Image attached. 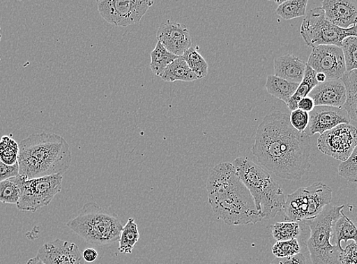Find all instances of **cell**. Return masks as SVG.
<instances>
[{"mask_svg":"<svg viewBox=\"0 0 357 264\" xmlns=\"http://www.w3.org/2000/svg\"><path fill=\"white\" fill-rule=\"evenodd\" d=\"M270 264H307V260L302 253L295 255L293 257L279 258H276Z\"/></svg>","mask_w":357,"mask_h":264,"instance_id":"8d00e7d4","label":"cell"},{"mask_svg":"<svg viewBox=\"0 0 357 264\" xmlns=\"http://www.w3.org/2000/svg\"><path fill=\"white\" fill-rule=\"evenodd\" d=\"M348 241L357 244V207L344 204L334 221L331 244L343 250L342 243Z\"/></svg>","mask_w":357,"mask_h":264,"instance_id":"e0dca14e","label":"cell"},{"mask_svg":"<svg viewBox=\"0 0 357 264\" xmlns=\"http://www.w3.org/2000/svg\"><path fill=\"white\" fill-rule=\"evenodd\" d=\"M316 106L343 108L347 98L344 84L342 79L319 83L310 93Z\"/></svg>","mask_w":357,"mask_h":264,"instance_id":"ac0fdd59","label":"cell"},{"mask_svg":"<svg viewBox=\"0 0 357 264\" xmlns=\"http://www.w3.org/2000/svg\"><path fill=\"white\" fill-rule=\"evenodd\" d=\"M20 175L28 179L63 175L72 163L70 145L55 133L32 134L20 143Z\"/></svg>","mask_w":357,"mask_h":264,"instance_id":"3957f363","label":"cell"},{"mask_svg":"<svg viewBox=\"0 0 357 264\" xmlns=\"http://www.w3.org/2000/svg\"><path fill=\"white\" fill-rule=\"evenodd\" d=\"M301 35L305 45L312 48L319 45L342 47L345 38L357 37V27L348 29L340 28L328 21L324 10L321 7H317L305 15Z\"/></svg>","mask_w":357,"mask_h":264,"instance_id":"ba28073f","label":"cell"},{"mask_svg":"<svg viewBox=\"0 0 357 264\" xmlns=\"http://www.w3.org/2000/svg\"><path fill=\"white\" fill-rule=\"evenodd\" d=\"M160 78L165 82H192L199 80L197 75L191 71L182 57H178L174 62L169 64Z\"/></svg>","mask_w":357,"mask_h":264,"instance_id":"44dd1931","label":"cell"},{"mask_svg":"<svg viewBox=\"0 0 357 264\" xmlns=\"http://www.w3.org/2000/svg\"><path fill=\"white\" fill-rule=\"evenodd\" d=\"M272 236L277 242L297 240L301 234V227L296 221L277 223L271 227Z\"/></svg>","mask_w":357,"mask_h":264,"instance_id":"f1b7e54d","label":"cell"},{"mask_svg":"<svg viewBox=\"0 0 357 264\" xmlns=\"http://www.w3.org/2000/svg\"><path fill=\"white\" fill-rule=\"evenodd\" d=\"M232 164L250 191L262 219H273L282 212L285 203L284 190L266 169L248 157H238Z\"/></svg>","mask_w":357,"mask_h":264,"instance_id":"277c9868","label":"cell"},{"mask_svg":"<svg viewBox=\"0 0 357 264\" xmlns=\"http://www.w3.org/2000/svg\"><path fill=\"white\" fill-rule=\"evenodd\" d=\"M333 200V189L321 182L301 187L285 198L282 210L286 221L310 220L318 217Z\"/></svg>","mask_w":357,"mask_h":264,"instance_id":"52a82bcc","label":"cell"},{"mask_svg":"<svg viewBox=\"0 0 357 264\" xmlns=\"http://www.w3.org/2000/svg\"><path fill=\"white\" fill-rule=\"evenodd\" d=\"M272 253L279 258L293 257L301 253V246L297 240L277 242L272 247Z\"/></svg>","mask_w":357,"mask_h":264,"instance_id":"d6a6232c","label":"cell"},{"mask_svg":"<svg viewBox=\"0 0 357 264\" xmlns=\"http://www.w3.org/2000/svg\"><path fill=\"white\" fill-rule=\"evenodd\" d=\"M340 264H357V244L351 242L340 254Z\"/></svg>","mask_w":357,"mask_h":264,"instance_id":"e575fe53","label":"cell"},{"mask_svg":"<svg viewBox=\"0 0 357 264\" xmlns=\"http://www.w3.org/2000/svg\"><path fill=\"white\" fill-rule=\"evenodd\" d=\"M182 57L199 80L206 78L208 72V64L197 48L191 47Z\"/></svg>","mask_w":357,"mask_h":264,"instance_id":"83f0119b","label":"cell"},{"mask_svg":"<svg viewBox=\"0 0 357 264\" xmlns=\"http://www.w3.org/2000/svg\"><path fill=\"white\" fill-rule=\"evenodd\" d=\"M347 92V98L343 108L348 115L357 124V71L346 72L342 78Z\"/></svg>","mask_w":357,"mask_h":264,"instance_id":"7402d4cb","label":"cell"},{"mask_svg":"<svg viewBox=\"0 0 357 264\" xmlns=\"http://www.w3.org/2000/svg\"><path fill=\"white\" fill-rule=\"evenodd\" d=\"M317 72L307 64V69H305L303 81L300 83L294 95L289 100L287 103V108L291 110L298 108L299 101L310 95L312 90L319 84L317 80Z\"/></svg>","mask_w":357,"mask_h":264,"instance_id":"603a6c76","label":"cell"},{"mask_svg":"<svg viewBox=\"0 0 357 264\" xmlns=\"http://www.w3.org/2000/svg\"><path fill=\"white\" fill-rule=\"evenodd\" d=\"M26 264H45L43 261H40L37 256L30 259Z\"/></svg>","mask_w":357,"mask_h":264,"instance_id":"60d3db41","label":"cell"},{"mask_svg":"<svg viewBox=\"0 0 357 264\" xmlns=\"http://www.w3.org/2000/svg\"><path fill=\"white\" fill-rule=\"evenodd\" d=\"M63 175H55L25 180L17 208L36 212L45 207L61 191Z\"/></svg>","mask_w":357,"mask_h":264,"instance_id":"9c48e42d","label":"cell"},{"mask_svg":"<svg viewBox=\"0 0 357 264\" xmlns=\"http://www.w3.org/2000/svg\"><path fill=\"white\" fill-rule=\"evenodd\" d=\"M291 125L299 132H305L310 123V114L298 108L293 110L290 116Z\"/></svg>","mask_w":357,"mask_h":264,"instance_id":"836d02e7","label":"cell"},{"mask_svg":"<svg viewBox=\"0 0 357 264\" xmlns=\"http://www.w3.org/2000/svg\"><path fill=\"white\" fill-rule=\"evenodd\" d=\"M307 64L317 73H324L327 81L342 79L347 72L342 48L334 45L313 47Z\"/></svg>","mask_w":357,"mask_h":264,"instance_id":"7c38bea8","label":"cell"},{"mask_svg":"<svg viewBox=\"0 0 357 264\" xmlns=\"http://www.w3.org/2000/svg\"><path fill=\"white\" fill-rule=\"evenodd\" d=\"M342 207L328 205L316 218L304 221L310 228L307 248L312 264H340L342 250L331 244V237L334 221Z\"/></svg>","mask_w":357,"mask_h":264,"instance_id":"8992f818","label":"cell"},{"mask_svg":"<svg viewBox=\"0 0 357 264\" xmlns=\"http://www.w3.org/2000/svg\"><path fill=\"white\" fill-rule=\"evenodd\" d=\"M82 257L84 261L93 263L98 259V253L93 249H87L82 252Z\"/></svg>","mask_w":357,"mask_h":264,"instance_id":"f35d334b","label":"cell"},{"mask_svg":"<svg viewBox=\"0 0 357 264\" xmlns=\"http://www.w3.org/2000/svg\"><path fill=\"white\" fill-rule=\"evenodd\" d=\"M0 30H1V29H0ZM1 38H2V35H1V32H0V41H1Z\"/></svg>","mask_w":357,"mask_h":264,"instance_id":"b9f144b4","label":"cell"},{"mask_svg":"<svg viewBox=\"0 0 357 264\" xmlns=\"http://www.w3.org/2000/svg\"><path fill=\"white\" fill-rule=\"evenodd\" d=\"M157 39L169 52L182 57L192 47V38L185 25L172 21H167L159 27Z\"/></svg>","mask_w":357,"mask_h":264,"instance_id":"5bb4252c","label":"cell"},{"mask_svg":"<svg viewBox=\"0 0 357 264\" xmlns=\"http://www.w3.org/2000/svg\"><path fill=\"white\" fill-rule=\"evenodd\" d=\"M20 144L10 135H3L0 140V161L8 166L18 163Z\"/></svg>","mask_w":357,"mask_h":264,"instance_id":"f546056e","label":"cell"},{"mask_svg":"<svg viewBox=\"0 0 357 264\" xmlns=\"http://www.w3.org/2000/svg\"><path fill=\"white\" fill-rule=\"evenodd\" d=\"M347 72L357 71V37L351 36L342 42Z\"/></svg>","mask_w":357,"mask_h":264,"instance_id":"4dcf8cb0","label":"cell"},{"mask_svg":"<svg viewBox=\"0 0 357 264\" xmlns=\"http://www.w3.org/2000/svg\"><path fill=\"white\" fill-rule=\"evenodd\" d=\"M252 154L268 171L288 181H299L310 168V135L297 131L290 116L279 110L259 124Z\"/></svg>","mask_w":357,"mask_h":264,"instance_id":"6da1fadb","label":"cell"},{"mask_svg":"<svg viewBox=\"0 0 357 264\" xmlns=\"http://www.w3.org/2000/svg\"><path fill=\"white\" fill-rule=\"evenodd\" d=\"M25 180L27 179L19 175L0 182V202L17 205L20 200Z\"/></svg>","mask_w":357,"mask_h":264,"instance_id":"cb8c5ba5","label":"cell"},{"mask_svg":"<svg viewBox=\"0 0 357 264\" xmlns=\"http://www.w3.org/2000/svg\"><path fill=\"white\" fill-rule=\"evenodd\" d=\"M317 80L319 83H323L327 81L326 75L324 73H317Z\"/></svg>","mask_w":357,"mask_h":264,"instance_id":"ab89813d","label":"cell"},{"mask_svg":"<svg viewBox=\"0 0 357 264\" xmlns=\"http://www.w3.org/2000/svg\"><path fill=\"white\" fill-rule=\"evenodd\" d=\"M178 57L173 54L158 41L157 45L151 53L150 68L153 73L160 76L163 75L167 67Z\"/></svg>","mask_w":357,"mask_h":264,"instance_id":"d4e9b609","label":"cell"},{"mask_svg":"<svg viewBox=\"0 0 357 264\" xmlns=\"http://www.w3.org/2000/svg\"><path fill=\"white\" fill-rule=\"evenodd\" d=\"M307 64L294 55L275 58V75L289 82L300 84L304 78Z\"/></svg>","mask_w":357,"mask_h":264,"instance_id":"d6986e66","label":"cell"},{"mask_svg":"<svg viewBox=\"0 0 357 264\" xmlns=\"http://www.w3.org/2000/svg\"><path fill=\"white\" fill-rule=\"evenodd\" d=\"M140 235L137 224L133 218L129 219L123 226L120 237L119 251L123 254H131L136 243L139 240Z\"/></svg>","mask_w":357,"mask_h":264,"instance_id":"484cf974","label":"cell"},{"mask_svg":"<svg viewBox=\"0 0 357 264\" xmlns=\"http://www.w3.org/2000/svg\"><path fill=\"white\" fill-rule=\"evenodd\" d=\"M338 174L347 182L357 183V146L351 156L340 164Z\"/></svg>","mask_w":357,"mask_h":264,"instance_id":"1f68e13d","label":"cell"},{"mask_svg":"<svg viewBox=\"0 0 357 264\" xmlns=\"http://www.w3.org/2000/svg\"><path fill=\"white\" fill-rule=\"evenodd\" d=\"M206 187L212 211L225 224L255 225L262 220L250 191L232 163H223L212 168Z\"/></svg>","mask_w":357,"mask_h":264,"instance_id":"7a4b0ae2","label":"cell"},{"mask_svg":"<svg viewBox=\"0 0 357 264\" xmlns=\"http://www.w3.org/2000/svg\"><path fill=\"white\" fill-rule=\"evenodd\" d=\"M20 175V166L16 163L14 166H8L0 161V182Z\"/></svg>","mask_w":357,"mask_h":264,"instance_id":"d590c367","label":"cell"},{"mask_svg":"<svg viewBox=\"0 0 357 264\" xmlns=\"http://www.w3.org/2000/svg\"><path fill=\"white\" fill-rule=\"evenodd\" d=\"M314 106L316 105H314L313 100L309 96L302 98L298 103V109L308 113L312 112Z\"/></svg>","mask_w":357,"mask_h":264,"instance_id":"74e56055","label":"cell"},{"mask_svg":"<svg viewBox=\"0 0 357 264\" xmlns=\"http://www.w3.org/2000/svg\"><path fill=\"white\" fill-rule=\"evenodd\" d=\"M310 114L309 135H321L341 124H350L351 119L344 108L314 106Z\"/></svg>","mask_w":357,"mask_h":264,"instance_id":"9a60e30c","label":"cell"},{"mask_svg":"<svg viewBox=\"0 0 357 264\" xmlns=\"http://www.w3.org/2000/svg\"><path fill=\"white\" fill-rule=\"evenodd\" d=\"M299 85L279 78L275 75H269L267 78L266 88L270 95L284 101L287 104L294 95Z\"/></svg>","mask_w":357,"mask_h":264,"instance_id":"ffe728a7","label":"cell"},{"mask_svg":"<svg viewBox=\"0 0 357 264\" xmlns=\"http://www.w3.org/2000/svg\"><path fill=\"white\" fill-rule=\"evenodd\" d=\"M357 146V127L341 124L320 135L319 149L328 156L345 161Z\"/></svg>","mask_w":357,"mask_h":264,"instance_id":"8fae6325","label":"cell"},{"mask_svg":"<svg viewBox=\"0 0 357 264\" xmlns=\"http://www.w3.org/2000/svg\"><path fill=\"white\" fill-rule=\"evenodd\" d=\"M154 1L142 0H104L98 1V12L107 22L118 27L138 24Z\"/></svg>","mask_w":357,"mask_h":264,"instance_id":"30bf717a","label":"cell"},{"mask_svg":"<svg viewBox=\"0 0 357 264\" xmlns=\"http://www.w3.org/2000/svg\"><path fill=\"white\" fill-rule=\"evenodd\" d=\"M308 0H287L278 6L277 14L284 20H291L307 15Z\"/></svg>","mask_w":357,"mask_h":264,"instance_id":"4316f807","label":"cell"},{"mask_svg":"<svg viewBox=\"0 0 357 264\" xmlns=\"http://www.w3.org/2000/svg\"><path fill=\"white\" fill-rule=\"evenodd\" d=\"M37 257L45 264H84L78 245L59 238L42 245Z\"/></svg>","mask_w":357,"mask_h":264,"instance_id":"4fadbf2b","label":"cell"},{"mask_svg":"<svg viewBox=\"0 0 357 264\" xmlns=\"http://www.w3.org/2000/svg\"><path fill=\"white\" fill-rule=\"evenodd\" d=\"M73 233L89 244H112L118 240L123 228L120 219L90 202L84 205L77 217L66 224Z\"/></svg>","mask_w":357,"mask_h":264,"instance_id":"5b68a950","label":"cell"},{"mask_svg":"<svg viewBox=\"0 0 357 264\" xmlns=\"http://www.w3.org/2000/svg\"><path fill=\"white\" fill-rule=\"evenodd\" d=\"M321 8L326 20L337 27L344 29L357 27V0H324Z\"/></svg>","mask_w":357,"mask_h":264,"instance_id":"2e32d148","label":"cell"}]
</instances>
